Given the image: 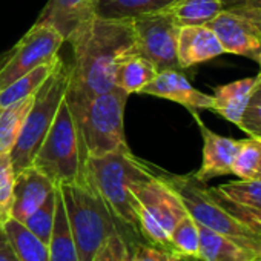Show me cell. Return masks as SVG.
Masks as SVG:
<instances>
[{
  "instance_id": "21",
  "label": "cell",
  "mask_w": 261,
  "mask_h": 261,
  "mask_svg": "<svg viewBox=\"0 0 261 261\" xmlns=\"http://www.w3.org/2000/svg\"><path fill=\"white\" fill-rule=\"evenodd\" d=\"M2 226L19 261H51L48 244L34 235L23 223L8 217Z\"/></svg>"
},
{
  "instance_id": "6",
  "label": "cell",
  "mask_w": 261,
  "mask_h": 261,
  "mask_svg": "<svg viewBox=\"0 0 261 261\" xmlns=\"http://www.w3.org/2000/svg\"><path fill=\"white\" fill-rule=\"evenodd\" d=\"M57 188L63 197L79 261H92L98 246L114 232H123L127 240L121 224L89 185H63Z\"/></svg>"
},
{
  "instance_id": "33",
  "label": "cell",
  "mask_w": 261,
  "mask_h": 261,
  "mask_svg": "<svg viewBox=\"0 0 261 261\" xmlns=\"http://www.w3.org/2000/svg\"><path fill=\"white\" fill-rule=\"evenodd\" d=\"M175 259L177 255L146 241L134 243L129 246L127 261H175Z\"/></svg>"
},
{
  "instance_id": "28",
  "label": "cell",
  "mask_w": 261,
  "mask_h": 261,
  "mask_svg": "<svg viewBox=\"0 0 261 261\" xmlns=\"http://www.w3.org/2000/svg\"><path fill=\"white\" fill-rule=\"evenodd\" d=\"M169 241H171L174 252L178 256L198 258L200 233H198L197 221L191 215L183 217L169 233Z\"/></svg>"
},
{
  "instance_id": "1",
  "label": "cell",
  "mask_w": 261,
  "mask_h": 261,
  "mask_svg": "<svg viewBox=\"0 0 261 261\" xmlns=\"http://www.w3.org/2000/svg\"><path fill=\"white\" fill-rule=\"evenodd\" d=\"M72 46L68 100H85L114 86L121 57L136 51L133 20H111L94 16L66 40Z\"/></svg>"
},
{
  "instance_id": "30",
  "label": "cell",
  "mask_w": 261,
  "mask_h": 261,
  "mask_svg": "<svg viewBox=\"0 0 261 261\" xmlns=\"http://www.w3.org/2000/svg\"><path fill=\"white\" fill-rule=\"evenodd\" d=\"M14 177L16 174L10 154H0V224L10 217Z\"/></svg>"
},
{
  "instance_id": "2",
  "label": "cell",
  "mask_w": 261,
  "mask_h": 261,
  "mask_svg": "<svg viewBox=\"0 0 261 261\" xmlns=\"http://www.w3.org/2000/svg\"><path fill=\"white\" fill-rule=\"evenodd\" d=\"M86 181L105 201L127 235L129 246L145 241L139 226L136 200L130 188L152 178L157 171L139 160L129 148L103 155L86 157ZM148 243V241H146Z\"/></svg>"
},
{
  "instance_id": "13",
  "label": "cell",
  "mask_w": 261,
  "mask_h": 261,
  "mask_svg": "<svg viewBox=\"0 0 261 261\" xmlns=\"http://www.w3.org/2000/svg\"><path fill=\"white\" fill-rule=\"evenodd\" d=\"M54 189L56 185L37 168L30 166L20 171L14 177L10 217L23 223L43 204L46 197Z\"/></svg>"
},
{
  "instance_id": "29",
  "label": "cell",
  "mask_w": 261,
  "mask_h": 261,
  "mask_svg": "<svg viewBox=\"0 0 261 261\" xmlns=\"http://www.w3.org/2000/svg\"><path fill=\"white\" fill-rule=\"evenodd\" d=\"M56 194H57V186L46 197L43 204L23 221V224L46 244L49 243V237H51V230H53V224H54V217H56Z\"/></svg>"
},
{
  "instance_id": "3",
  "label": "cell",
  "mask_w": 261,
  "mask_h": 261,
  "mask_svg": "<svg viewBox=\"0 0 261 261\" xmlns=\"http://www.w3.org/2000/svg\"><path fill=\"white\" fill-rule=\"evenodd\" d=\"M127 94L118 88L85 100H68L77 123L83 157H95L126 149L124 108Z\"/></svg>"
},
{
  "instance_id": "18",
  "label": "cell",
  "mask_w": 261,
  "mask_h": 261,
  "mask_svg": "<svg viewBox=\"0 0 261 261\" xmlns=\"http://www.w3.org/2000/svg\"><path fill=\"white\" fill-rule=\"evenodd\" d=\"M157 68L137 51L129 53L120 59L115 75L114 86L124 91L127 95L130 94H142L143 88L152 82L157 75Z\"/></svg>"
},
{
  "instance_id": "35",
  "label": "cell",
  "mask_w": 261,
  "mask_h": 261,
  "mask_svg": "<svg viewBox=\"0 0 261 261\" xmlns=\"http://www.w3.org/2000/svg\"><path fill=\"white\" fill-rule=\"evenodd\" d=\"M224 10L229 8H261V0H220Z\"/></svg>"
},
{
  "instance_id": "34",
  "label": "cell",
  "mask_w": 261,
  "mask_h": 261,
  "mask_svg": "<svg viewBox=\"0 0 261 261\" xmlns=\"http://www.w3.org/2000/svg\"><path fill=\"white\" fill-rule=\"evenodd\" d=\"M0 261H19L2 224H0Z\"/></svg>"
},
{
  "instance_id": "17",
  "label": "cell",
  "mask_w": 261,
  "mask_h": 261,
  "mask_svg": "<svg viewBox=\"0 0 261 261\" xmlns=\"http://www.w3.org/2000/svg\"><path fill=\"white\" fill-rule=\"evenodd\" d=\"M256 83H258V75L217 86L212 94L211 109L218 115H221L223 118H226L227 121L238 126Z\"/></svg>"
},
{
  "instance_id": "7",
  "label": "cell",
  "mask_w": 261,
  "mask_h": 261,
  "mask_svg": "<svg viewBox=\"0 0 261 261\" xmlns=\"http://www.w3.org/2000/svg\"><path fill=\"white\" fill-rule=\"evenodd\" d=\"M68 85L69 66L60 59L56 69L34 94V101L27 114L20 136L10 152L14 174L33 166L34 157L49 133L60 103L66 95Z\"/></svg>"
},
{
  "instance_id": "11",
  "label": "cell",
  "mask_w": 261,
  "mask_h": 261,
  "mask_svg": "<svg viewBox=\"0 0 261 261\" xmlns=\"http://www.w3.org/2000/svg\"><path fill=\"white\" fill-rule=\"evenodd\" d=\"M136 204L152 217L168 233L175 224L188 215L178 195L160 178L159 171L152 178H148L130 188Z\"/></svg>"
},
{
  "instance_id": "16",
  "label": "cell",
  "mask_w": 261,
  "mask_h": 261,
  "mask_svg": "<svg viewBox=\"0 0 261 261\" xmlns=\"http://www.w3.org/2000/svg\"><path fill=\"white\" fill-rule=\"evenodd\" d=\"M94 16L92 0H48L36 23L54 28L66 42L79 27Z\"/></svg>"
},
{
  "instance_id": "23",
  "label": "cell",
  "mask_w": 261,
  "mask_h": 261,
  "mask_svg": "<svg viewBox=\"0 0 261 261\" xmlns=\"http://www.w3.org/2000/svg\"><path fill=\"white\" fill-rule=\"evenodd\" d=\"M223 10L220 0H175L165 13H168L178 27H197L207 25Z\"/></svg>"
},
{
  "instance_id": "22",
  "label": "cell",
  "mask_w": 261,
  "mask_h": 261,
  "mask_svg": "<svg viewBox=\"0 0 261 261\" xmlns=\"http://www.w3.org/2000/svg\"><path fill=\"white\" fill-rule=\"evenodd\" d=\"M48 247H49L51 261H79L63 197L59 188L56 194V217H54V224H53Z\"/></svg>"
},
{
  "instance_id": "4",
  "label": "cell",
  "mask_w": 261,
  "mask_h": 261,
  "mask_svg": "<svg viewBox=\"0 0 261 261\" xmlns=\"http://www.w3.org/2000/svg\"><path fill=\"white\" fill-rule=\"evenodd\" d=\"M159 175L178 195L188 215L198 224L232 240L261 261V237L227 212L212 197L206 183L198 181L194 174L174 175L159 171Z\"/></svg>"
},
{
  "instance_id": "36",
  "label": "cell",
  "mask_w": 261,
  "mask_h": 261,
  "mask_svg": "<svg viewBox=\"0 0 261 261\" xmlns=\"http://www.w3.org/2000/svg\"><path fill=\"white\" fill-rule=\"evenodd\" d=\"M175 261H203V259L195 258V256H177Z\"/></svg>"
},
{
  "instance_id": "31",
  "label": "cell",
  "mask_w": 261,
  "mask_h": 261,
  "mask_svg": "<svg viewBox=\"0 0 261 261\" xmlns=\"http://www.w3.org/2000/svg\"><path fill=\"white\" fill-rule=\"evenodd\" d=\"M238 127L243 129L249 137L261 142V82L259 80L250 95V100L247 103V108L243 114Z\"/></svg>"
},
{
  "instance_id": "14",
  "label": "cell",
  "mask_w": 261,
  "mask_h": 261,
  "mask_svg": "<svg viewBox=\"0 0 261 261\" xmlns=\"http://www.w3.org/2000/svg\"><path fill=\"white\" fill-rule=\"evenodd\" d=\"M194 115L198 121L203 136V162L194 177L201 183H207L212 178L230 175L232 165L240 148V140H233L212 133L211 129H207L201 123L197 114Z\"/></svg>"
},
{
  "instance_id": "26",
  "label": "cell",
  "mask_w": 261,
  "mask_h": 261,
  "mask_svg": "<svg viewBox=\"0 0 261 261\" xmlns=\"http://www.w3.org/2000/svg\"><path fill=\"white\" fill-rule=\"evenodd\" d=\"M261 169V142L256 139L240 140V148L232 165V174L240 180H258Z\"/></svg>"
},
{
  "instance_id": "8",
  "label": "cell",
  "mask_w": 261,
  "mask_h": 261,
  "mask_svg": "<svg viewBox=\"0 0 261 261\" xmlns=\"http://www.w3.org/2000/svg\"><path fill=\"white\" fill-rule=\"evenodd\" d=\"M65 39L51 27L34 23L5 54H0V89L59 57Z\"/></svg>"
},
{
  "instance_id": "19",
  "label": "cell",
  "mask_w": 261,
  "mask_h": 261,
  "mask_svg": "<svg viewBox=\"0 0 261 261\" xmlns=\"http://www.w3.org/2000/svg\"><path fill=\"white\" fill-rule=\"evenodd\" d=\"M94 14L111 20H133L165 11L175 0H92Z\"/></svg>"
},
{
  "instance_id": "24",
  "label": "cell",
  "mask_w": 261,
  "mask_h": 261,
  "mask_svg": "<svg viewBox=\"0 0 261 261\" xmlns=\"http://www.w3.org/2000/svg\"><path fill=\"white\" fill-rule=\"evenodd\" d=\"M59 60H60V56L49 63L37 66L31 72L22 75L20 79L14 80L8 86L0 89V108H5V106L14 105L17 101L33 97L39 91V88L45 83V80L51 75V72L56 69Z\"/></svg>"
},
{
  "instance_id": "20",
  "label": "cell",
  "mask_w": 261,
  "mask_h": 261,
  "mask_svg": "<svg viewBox=\"0 0 261 261\" xmlns=\"http://www.w3.org/2000/svg\"><path fill=\"white\" fill-rule=\"evenodd\" d=\"M198 224V223H197ZM198 258L203 261H259L232 240L198 224Z\"/></svg>"
},
{
  "instance_id": "32",
  "label": "cell",
  "mask_w": 261,
  "mask_h": 261,
  "mask_svg": "<svg viewBox=\"0 0 261 261\" xmlns=\"http://www.w3.org/2000/svg\"><path fill=\"white\" fill-rule=\"evenodd\" d=\"M129 243L123 232L111 233L95 250L92 261H127Z\"/></svg>"
},
{
  "instance_id": "5",
  "label": "cell",
  "mask_w": 261,
  "mask_h": 261,
  "mask_svg": "<svg viewBox=\"0 0 261 261\" xmlns=\"http://www.w3.org/2000/svg\"><path fill=\"white\" fill-rule=\"evenodd\" d=\"M33 166L45 174L56 186L88 185L79 129L66 95L60 103L49 133L34 157Z\"/></svg>"
},
{
  "instance_id": "25",
  "label": "cell",
  "mask_w": 261,
  "mask_h": 261,
  "mask_svg": "<svg viewBox=\"0 0 261 261\" xmlns=\"http://www.w3.org/2000/svg\"><path fill=\"white\" fill-rule=\"evenodd\" d=\"M33 101L34 95L14 105L0 108V154H10L14 148Z\"/></svg>"
},
{
  "instance_id": "9",
  "label": "cell",
  "mask_w": 261,
  "mask_h": 261,
  "mask_svg": "<svg viewBox=\"0 0 261 261\" xmlns=\"http://www.w3.org/2000/svg\"><path fill=\"white\" fill-rule=\"evenodd\" d=\"M136 51L146 57L157 71L180 69L177 60V37L180 27L165 13L146 14L133 19Z\"/></svg>"
},
{
  "instance_id": "10",
  "label": "cell",
  "mask_w": 261,
  "mask_h": 261,
  "mask_svg": "<svg viewBox=\"0 0 261 261\" xmlns=\"http://www.w3.org/2000/svg\"><path fill=\"white\" fill-rule=\"evenodd\" d=\"M207 27L215 33L224 53L259 60L261 8L223 10Z\"/></svg>"
},
{
  "instance_id": "12",
  "label": "cell",
  "mask_w": 261,
  "mask_h": 261,
  "mask_svg": "<svg viewBox=\"0 0 261 261\" xmlns=\"http://www.w3.org/2000/svg\"><path fill=\"white\" fill-rule=\"evenodd\" d=\"M142 94L171 100L188 108L192 114L197 109H211L212 106V95L195 89L180 69L159 71L152 82L143 88Z\"/></svg>"
},
{
  "instance_id": "37",
  "label": "cell",
  "mask_w": 261,
  "mask_h": 261,
  "mask_svg": "<svg viewBox=\"0 0 261 261\" xmlns=\"http://www.w3.org/2000/svg\"><path fill=\"white\" fill-rule=\"evenodd\" d=\"M258 63H259V74H258V80L261 82V57H259V60H258Z\"/></svg>"
},
{
  "instance_id": "15",
  "label": "cell",
  "mask_w": 261,
  "mask_h": 261,
  "mask_svg": "<svg viewBox=\"0 0 261 261\" xmlns=\"http://www.w3.org/2000/svg\"><path fill=\"white\" fill-rule=\"evenodd\" d=\"M224 54L220 40L207 25L180 27L177 37V60L186 69Z\"/></svg>"
},
{
  "instance_id": "38",
  "label": "cell",
  "mask_w": 261,
  "mask_h": 261,
  "mask_svg": "<svg viewBox=\"0 0 261 261\" xmlns=\"http://www.w3.org/2000/svg\"><path fill=\"white\" fill-rule=\"evenodd\" d=\"M259 180H261V169H259Z\"/></svg>"
},
{
  "instance_id": "27",
  "label": "cell",
  "mask_w": 261,
  "mask_h": 261,
  "mask_svg": "<svg viewBox=\"0 0 261 261\" xmlns=\"http://www.w3.org/2000/svg\"><path fill=\"white\" fill-rule=\"evenodd\" d=\"M218 195L246 206L261 209V180H237L212 188Z\"/></svg>"
}]
</instances>
